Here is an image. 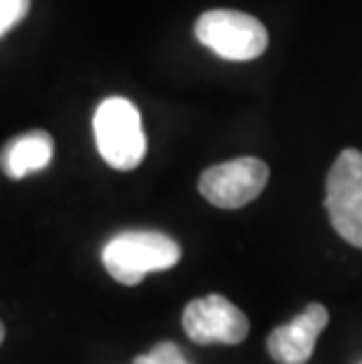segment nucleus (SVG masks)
Instances as JSON below:
<instances>
[{
  "instance_id": "obj_5",
  "label": "nucleus",
  "mask_w": 362,
  "mask_h": 364,
  "mask_svg": "<svg viewBox=\"0 0 362 364\" xmlns=\"http://www.w3.org/2000/svg\"><path fill=\"white\" fill-rule=\"evenodd\" d=\"M268 183V165L259 158H238L207 167L198 188L210 205L238 209L261 196Z\"/></svg>"
},
{
  "instance_id": "obj_12",
  "label": "nucleus",
  "mask_w": 362,
  "mask_h": 364,
  "mask_svg": "<svg viewBox=\"0 0 362 364\" xmlns=\"http://www.w3.org/2000/svg\"><path fill=\"white\" fill-rule=\"evenodd\" d=\"M3 338H5V327H3V322H0V346H3Z\"/></svg>"
},
{
  "instance_id": "obj_10",
  "label": "nucleus",
  "mask_w": 362,
  "mask_h": 364,
  "mask_svg": "<svg viewBox=\"0 0 362 364\" xmlns=\"http://www.w3.org/2000/svg\"><path fill=\"white\" fill-rule=\"evenodd\" d=\"M151 355L156 358L158 364H188L186 358H183V353L179 350V346L169 343V341H165V343H158L151 350Z\"/></svg>"
},
{
  "instance_id": "obj_6",
  "label": "nucleus",
  "mask_w": 362,
  "mask_h": 364,
  "mask_svg": "<svg viewBox=\"0 0 362 364\" xmlns=\"http://www.w3.org/2000/svg\"><path fill=\"white\" fill-rule=\"evenodd\" d=\"M183 331L200 346L223 343L235 346L245 341L250 331L247 315L219 294L191 301L183 311Z\"/></svg>"
},
{
  "instance_id": "obj_2",
  "label": "nucleus",
  "mask_w": 362,
  "mask_h": 364,
  "mask_svg": "<svg viewBox=\"0 0 362 364\" xmlns=\"http://www.w3.org/2000/svg\"><path fill=\"white\" fill-rule=\"evenodd\" d=\"M95 141L102 156L113 169L129 172L139 167L146 156V134L137 106L125 97H109L99 104L95 120Z\"/></svg>"
},
{
  "instance_id": "obj_9",
  "label": "nucleus",
  "mask_w": 362,
  "mask_h": 364,
  "mask_svg": "<svg viewBox=\"0 0 362 364\" xmlns=\"http://www.w3.org/2000/svg\"><path fill=\"white\" fill-rule=\"evenodd\" d=\"M31 0H0V38L28 14Z\"/></svg>"
},
{
  "instance_id": "obj_4",
  "label": "nucleus",
  "mask_w": 362,
  "mask_h": 364,
  "mask_svg": "<svg viewBox=\"0 0 362 364\" xmlns=\"http://www.w3.org/2000/svg\"><path fill=\"white\" fill-rule=\"evenodd\" d=\"M325 207L329 221L346 242L362 250V153L346 149L339 153L327 174Z\"/></svg>"
},
{
  "instance_id": "obj_11",
  "label": "nucleus",
  "mask_w": 362,
  "mask_h": 364,
  "mask_svg": "<svg viewBox=\"0 0 362 364\" xmlns=\"http://www.w3.org/2000/svg\"><path fill=\"white\" fill-rule=\"evenodd\" d=\"M134 364H158V362H156V358H153V355L149 353V355H142V358H137Z\"/></svg>"
},
{
  "instance_id": "obj_7",
  "label": "nucleus",
  "mask_w": 362,
  "mask_h": 364,
  "mask_svg": "<svg viewBox=\"0 0 362 364\" xmlns=\"http://www.w3.org/2000/svg\"><path fill=\"white\" fill-rule=\"evenodd\" d=\"M329 313L322 304H311L289 324L273 329L268 336V353L278 364H306L315 350V341L325 331Z\"/></svg>"
},
{
  "instance_id": "obj_1",
  "label": "nucleus",
  "mask_w": 362,
  "mask_h": 364,
  "mask_svg": "<svg viewBox=\"0 0 362 364\" xmlns=\"http://www.w3.org/2000/svg\"><path fill=\"white\" fill-rule=\"evenodd\" d=\"M181 259V247L158 230H125L104 245L102 261L113 280L134 287L149 273L174 268Z\"/></svg>"
},
{
  "instance_id": "obj_8",
  "label": "nucleus",
  "mask_w": 362,
  "mask_h": 364,
  "mask_svg": "<svg viewBox=\"0 0 362 364\" xmlns=\"http://www.w3.org/2000/svg\"><path fill=\"white\" fill-rule=\"evenodd\" d=\"M55 156V139L45 129H28L10 139L0 149V169L7 179H26L28 174L43 172Z\"/></svg>"
},
{
  "instance_id": "obj_3",
  "label": "nucleus",
  "mask_w": 362,
  "mask_h": 364,
  "mask_svg": "<svg viewBox=\"0 0 362 364\" xmlns=\"http://www.w3.org/2000/svg\"><path fill=\"white\" fill-rule=\"evenodd\" d=\"M196 38L217 57L250 61L268 48V31L257 17L235 10H210L196 21Z\"/></svg>"
}]
</instances>
